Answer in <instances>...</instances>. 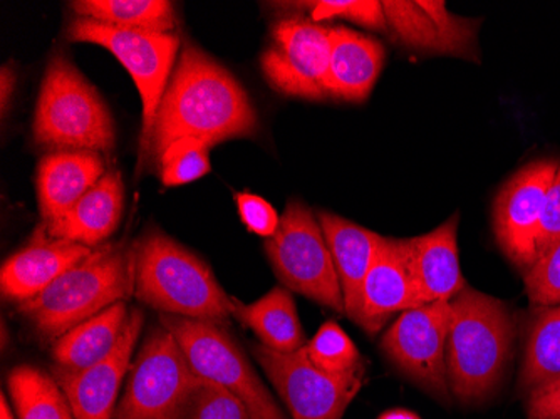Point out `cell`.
<instances>
[{"mask_svg":"<svg viewBox=\"0 0 560 419\" xmlns=\"http://www.w3.org/2000/svg\"><path fill=\"white\" fill-rule=\"evenodd\" d=\"M557 168L556 160H539L518 170L503 185L493 205L497 242L512 264L524 272L537 260V230Z\"/></svg>","mask_w":560,"mask_h":419,"instance_id":"cell-13","label":"cell"},{"mask_svg":"<svg viewBox=\"0 0 560 419\" xmlns=\"http://www.w3.org/2000/svg\"><path fill=\"white\" fill-rule=\"evenodd\" d=\"M524 282L532 305L542 309L560 305V242L525 272Z\"/></svg>","mask_w":560,"mask_h":419,"instance_id":"cell-31","label":"cell"},{"mask_svg":"<svg viewBox=\"0 0 560 419\" xmlns=\"http://www.w3.org/2000/svg\"><path fill=\"white\" fill-rule=\"evenodd\" d=\"M313 5V21L323 19H349L370 30L385 31L388 27L383 2L377 0H320L311 2Z\"/></svg>","mask_w":560,"mask_h":419,"instance_id":"cell-32","label":"cell"},{"mask_svg":"<svg viewBox=\"0 0 560 419\" xmlns=\"http://www.w3.org/2000/svg\"><path fill=\"white\" fill-rule=\"evenodd\" d=\"M456 230L458 217L455 216L421 237L406 238L411 269L424 304L450 302L468 286L458 261Z\"/></svg>","mask_w":560,"mask_h":419,"instance_id":"cell-22","label":"cell"},{"mask_svg":"<svg viewBox=\"0 0 560 419\" xmlns=\"http://www.w3.org/2000/svg\"><path fill=\"white\" fill-rule=\"evenodd\" d=\"M528 419H560V384L534 393L528 399Z\"/></svg>","mask_w":560,"mask_h":419,"instance_id":"cell-35","label":"cell"},{"mask_svg":"<svg viewBox=\"0 0 560 419\" xmlns=\"http://www.w3.org/2000/svg\"><path fill=\"white\" fill-rule=\"evenodd\" d=\"M69 40L105 47L125 66L140 91L143 103V133L141 156L150 143L153 123L170 83L180 37L173 34L125 31L100 24L91 19L78 18L69 24Z\"/></svg>","mask_w":560,"mask_h":419,"instance_id":"cell-9","label":"cell"},{"mask_svg":"<svg viewBox=\"0 0 560 419\" xmlns=\"http://www.w3.org/2000/svg\"><path fill=\"white\" fill-rule=\"evenodd\" d=\"M135 295L165 316L223 324L234 316L226 294L206 261L163 232H150L133 247Z\"/></svg>","mask_w":560,"mask_h":419,"instance_id":"cell-3","label":"cell"},{"mask_svg":"<svg viewBox=\"0 0 560 419\" xmlns=\"http://www.w3.org/2000/svg\"><path fill=\"white\" fill-rule=\"evenodd\" d=\"M450 319V302H431L410 309L395 321L381 342L399 371L440 398H446L450 391L446 374Z\"/></svg>","mask_w":560,"mask_h":419,"instance_id":"cell-10","label":"cell"},{"mask_svg":"<svg viewBox=\"0 0 560 419\" xmlns=\"http://www.w3.org/2000/svg\"><path fill=\"white\" fill-rule=\"evenodd\" d=\"M254 358L294 419H342L361 389L363 380H338L323 373L304 348L284 354L257 345Z\"/></svg>","mask_w":560,"mask_h":419,"instance_id":"cell-12","label":"cell"},{"mask_svg":"<svg viewBox=\"0 0 560 419\" xmlns=\"http://www.w3.org/2000/svg\"><path fill=\"white\" fill-rule=\"evenodd\" d=\"M18 419H74L55 377L33 365H19L8 380Z\"/></svg>","mask_w":560,"mask_h":419,"instance_id":"cell-27","label":"cell"},{"mask_svg":"<svg viewBox=\"0 0 560 419\" xmlns=\"http://www.w3.org/2000/svg\"><path fill=\"white\" fill-rule=\"evenodd\" d=\"M421 305L424 302L411 269L408 244L398 238L383 237L364 280L358 324L370 336H376L389 317Z\"/></svg>","mask_w":560,"mask_h":419,"instance_id":"cell-16","label":"cell"},{"mask_svg":"<svg viewBox=\"0 0 560 419\" xmlns=\"http://www.w3.org/2000/svg\"><path fill=\"white\" fill-rule=\"evenodd\" d=\"M0 101H2V112L5 113V108H8L9 100H11L12 91H14L15 86V75L14 72L9 71V68H2V72H0Z\"/></svg>","mask_w":560,"mask_h":419,"instance_id":"cell-36","label":"cell"},{"mask_svg":"<svg viewBox=\"0 0 560 419\" xmlns=\"http://www.w3.org/2000/svg\"><path fill=\"white\" fill-rule=\"evenodd\" d=\"M266 254L282 286L338 314H346L341 283L319 220L301 201H289Z\"/></svg>","mask_w":560,"mask_h":419,"instance_id":"cell-6","label":"cell"},{"mask_svg":"<svg viewBox=\"0 0 560 419\" xmlns=\"http://www.w3.org/2000/svg\"><path fill=\"white\" fill-rule=\"evenodd\" d=\"M130 312L116 302L97 316L62 334L52 345V358L62 370L81 371L97 364L115 351Z\"/></svg>","mask_w":560,"mask_h":419,"instance_id":"cell-23","label":"cell"},{"mask_svg":"<svg viewBox=\"0 0 560 419\" xmlns=\"http://www.w3.org/2000/svg\"><path fill=\"white\" fill-rule=\"evenodd\" d=\"M324 237L329 245L345 298L346 316L358 324L361 314L364 280L380 251V233L355 225L335 213H317Z\"/></svg>","mask_w":560,"mask_h":419,"instance_id":"cell-18","label":"cell"},{"mask_svg":"<svg viewBox=\"0 0 560 419\" xmlns=\"http://www.w3.org/2000/svg\"><path fill=\"white\" fill-rule=\"evenodd\" d=\"M197 381L175 336L156 327L131 364L115 419H184Z\"/></svg>","mask_w":560,"mask_h":419,"instance_id":"cell-8","label":"cell"},{"mask_svg":"<svg viewBox=\"0 0 560 419\" xmlns=\"http://www.w3.org/2000/svg\"><path fill=\"white\" fill-rule=\"evenodd\" d=\"M560 242V163L556 178L547 191L544 203L542 217H540L539 230L536 237V258L542 257L550 247ZM536 260V261H537Z\"/></svg>","mask_w":560,"mask_h":419,"instance_id":"cell-34","label":"cell"},{"mask_svg":"<svg viewBox=\"0 0 560 419\" xmlns=\"http://www.w3.org/2000/svg\"><path fill=\"white\" fill-rule=\"evenodd\" d=\"M122 208L125 185L121 175L109 170L61 219L46 223L44 232L49 238L96 248L118 229Z\"/></svg>","mask_w":560,"mask_h":419,"instance_id":"cell-19","label":"cell"},{"mask_svg":"<svg viewBox=\"0 0 560 419\" xmlns=\"http://www.w3.org/2000/svg\"><path fill=\"white\" fill-rule=\"evenodd\" d=\"M257 129L256 108L242 84L200 47L185 44L141 159L151 154L160 162L163 151L184 138L213 147L254 137Z\"/></svg>","mask_w":560,"mask_h":419,"instance_id":"cell-1","label":"cell"},{"mask_svg":"<svg viewBox=\"0 0 560 419\" xmlns=\"http://www.w3.org/2000/svg\"><path fill=\"white\" fill-rule=\"evenodd\" d=\"M234 316L256 333L260 345L272 351L289 354L305 346L298 309L288 287H273L269 294L252 304L234 299Z\"/></svg>","mask_w":560,"mask_h":419,"instance_id":"cell-24","label":"cell"},{"mask_svg":"<svg viewBox=\"0 0 560 419\" xmlns=\"http://www.w3.org/2000/svg\"><path fill=\"white\" fill-rule=\"evenodd\" d=\"M184 419H250V415L231 391L198 377L188 396Z\"/></svg>","mask_w":560,"mask_h":419,"instance_id":"cell-30","label":"cell"},{"mask_svg":"<svg viewBox=\"0 0 560 419\" xmlns=\"http://www.w3.org/2000/svg\"><path fill=\"white\" fill-rule=\"evenodd\" d=\"M383 11L388 27L405 46L478 61V19L452 14L445 2L433 0H386Z\"/></svg>","mask_w":560,"mask_h":419,"instance_id":"cell-14","label":"cell"},{"mask_svg":"<svg viewBox=\"0 0 560 419\" xmlns=\"http://www.w3.org/2000/svg\"><path fill=\"white\" fill-rule=\"evenodd\" d=\"M262 71L270 86L285 96L320 101L327 97L330 30L304 19H284L272 31Z\"/></svg>","mask_w":560,"mask_h":419,"instance_id":"cell-11","label":"cell"},{"mask_svg":"<svg viewBox=\"0 0 560 419\" xmlns=\"http://www.w3.org/2000/svg\"><path fill=\"white\" fill-rule=\"evenodd\" d=\"M0 419H14L5 395H2V403H0Z\"/></svg>","mask_w":560,"mask_h":419,"instance_id":"cell-38","label":"cell"},{"mask_svg":"<svg viewBox=\"0 0 560 419\" xmlns=\"http://www.w3.org/2000/svg\"><path fill=\"white\" fill-rule=\"evenodd\" d=\"M143 312L133 309L115 351L81 371L56 365L52 377L61 387L74 419H115L119 387L130 373L131 356L143 329Z\"/></svg>","mask_w":560,"mask_h":419,"instance_id":"cell-15","label":"cell"},{"mask_svg":"<svg viewBox=\"0 0 560 419\" xmlns=\"http://www.w3.org/2000/svg\"><path fill=\"white\" fill-rule=\"evenodd\" d=\"M316 368L338 380H363V359L351 337L335 321H327L304 346Z\"/></svg>","mask_w":560,"mask_h":419,"instance_id":"cell-28","label":"cell"},{"mask_svg":"<svg viewBox=\"0 0 560 419\" xmlns=\"http://www.w3.org/2000/svg\"><path fill=\"white\" fill-rule=\"evenodd\" d=\"M105 173V162L93 151H56L44 156L36 179L44 223L61 219Z\"/></svg>","mask_w":560,"mask_h":419,"instance_id":"cell-20","label":"cell"},{"mask_svg":"<svg viewBox=\"0 0 560 419\" xmlns=\"http://www.w3.org/2000/svg\"><path fill=\"white\" fill-rule=\"evenodd\" d=\"M385 65V47L373 37L335 27L330 30L326 93L336 100L366 101Z\"/></svg>","mask_w":560,"mask_h":419,"instance_id":"cell-21","label":"cell"},{"mask_svg":"<svg viewBox=\"0 0 560 419\" xmlns=\"http://www.w3.org/2000/svg\"><path fill=\"white\" fill-rule=\"evenodd\" d=\"M557 384H560V381H557V383L552 384V386H550V387L557 386ZM547 389H549V387H547ZM544 391H546V389H544Z\"/></svg>","mask_w":560,"mask_h":419,"instance_id":"cell-39","label":"cell"},{"mask_svg":"<svg viewBox=\"0 0 560 419\" xmlns=\"http://www.w3.org/2000/svg\"><path fill=\"white\" fill-rule=\"evenodd\" d=\"M162 326L178 340L195 376L231 391L250 419H285L247 356L220 324L162 314Z\"/></svg>","mask_w":560,"mask_h":419,"instance_id":"cell-7","label":"cell"},{"mask_svg":"<svg viewBox=\"0 0 560 419\" xmlns=\"http://www.w3.org/2000/svg\"><path fill=\"white\" fill-rule=\"evenodd\" d=\"M135 294L133 248L100 245L19 312L46 339L56 340Z\"/></svg>","mask_w":560,"mask_h":419,"instance_id":"cell-4","label":"cell"},{"mask_svg":"<svg viewBox=\"0 0 560 419\" xmlns=\"http://www.w3.org/2000/svg\"><path fill=\"white\" fill-rule=\"evenodd\" d=\"M238 216L247 226L248 232L256 233L259 237L270 238L279 229L280 217L276 208L264 200L259 195L237 194L235 195Z\"/></svg>","mask_w":560,"mask_h":419,"instance_id":"cell-33","label":"cell"},{"mask_svg":"<svg viewBox=\"0 0 560 419\" xmlns=\"http://www.w3.org/2000/svg\"><path fill=\"white\" fill-rule=\"evenodd\" d=\"M72 11L116 30L173 34L175 9L166 0H78Z\"/></svg>","mask_w":560,"mask_h":419,"instance_id":"cell-25","label":"cell"},{"mask_svg":"<svg viewBox=\"0 0 560 419\" xmlns=\"http://www.w3.org/2000/svg\"><path fill=\"white\" fill-rule=\"evenodd\" d=\"M93 248L74 242L49 238L46 232L33 244L15 252L2 264L0 289L9 301H31L43 294L50 283L88 257Z\"/></svg>","mask_w":560,"mask_h":419,"instance_id":"cell-17","label":"cell"},{"mask_svg":"<svg viewBox=\"0 0 560 419\" xmlns=\"http://www.w3.org/2000/svg\"><path fill=\"white\" fill-rule=\"evenodd\" d=\"M446 374L453 395L480 401L499 386L511 364L515 342L512 312L499 299L465 287L450 301Z\"/></svg>","mask_w":560,"mask_h":419,"instance_id":"cell-2","label":"cell"},{"mask_svg":"<svg viewBox=\"0 0 560 419\" xmlns=\"http://www.w3.org/2000/svg\"><path fill=\"white\" fill-rule=\"evenodd\" d=\"M210 147L195 138H184L170 144L162 156V182L166 187H182L197 182L210 172Z\"/></svg>","mask_w":560,"mask_h":419,"instance_id":"cell-29","label":"cell"},{"mask_svg":"<svg viewBox=\"0 0 560 419\" xmlns=\"http://www.w3.org/2000/svg\"><path fill=\"white\" fill-rule=\"evenodd\" d=\"M380 419H420L415 412L406 411V409H393L381 415Z\"/></svg>","mask_w":560,"mask_h":419,"instance_id":"cell-37","label":"cell"},{"mask_svg":"<svg viewBox=\"0 0 560 419\" xmlns=\"http://www.w3.org/2000/svg\"><path fill=\"white\" fill-rule=\"evenodd\" d=\"M560 381V305L546 307L528 329L518 384L528 395Z\"/></svg>","mask_w":560,"mask_h":419,"instance_id":"cell-26","label":"cell"},{"mask_svg":"<svg viewBox=\"0 0 560 419\" xmlns=\"http://www.w3.org/2000/svg\"><path fill=\"white\" fill-rule=\"evenodd\" d=\"M34 137L37 143L61 151L108 153L115 148V121L108 106L65 56H55L47 66Z\"/></svg>","mask_w":560,"mask_h":419,"instance_id":"cell-5","label":"cell"}]
</instances>
